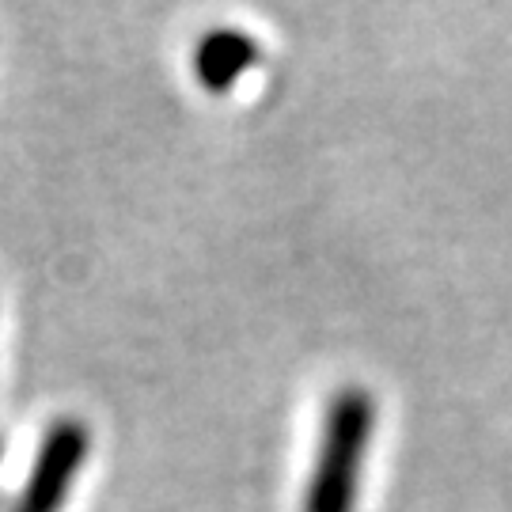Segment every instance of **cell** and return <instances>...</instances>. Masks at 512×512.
Masks as SVG:
<instances>
[{"mask_svg":"<svg viewBox=\"0 0 512 512\" xmlns=\"http://www.w3.org/2000/svg\"><path fill=\"white\" fill-rule=\"evenodd\" d=\"M258 61V42L243 31L232 27H220L198 42V54H194V73L202 80L209 92H228L239 76L247 73Z\"/></svg>","mask_w":512,"mask_h":512,"instance_id":"obj_3","label":"cell"},{"mask_svg":"<svg viewBox=\"0 0 512 512\" xmlns=\"http://www.w3.org/2000/svg\"><path fill=\"white\" fill-rule=\"evenodd\" d=\"M88 448H92V437H88V429L80 421L54 425L46 444H42V452H38L27 494H23L16 512H61L65 497L73 490L76 471L88 459Z\"/></svg>","mask_w":512,"mask_h":512,"instance_id":"obj_2","label":"cell"},{"mask_svg":"<svg viewBox=\"0 0 512 512\" xmlns=\"http://www.w3.org/2000/svg\"><path fill=\"white\" fill-rule=\"evenodd\" d=\"M376 433V399L365 387H342L327 406L323 440L311 467L304 512H353Z\"/></svg>","mask_w":512,"mask_h":512,"instance_id":"obj_1","label":"cell"}]
</instances>
